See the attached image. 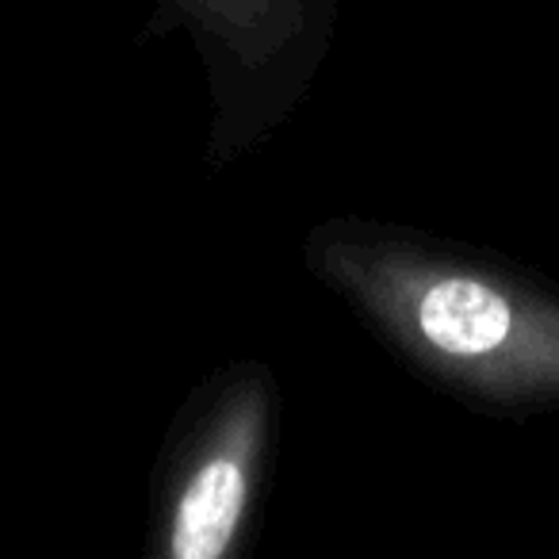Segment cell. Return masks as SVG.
I'll list each match as a JSON object with an SVG mask.
<instances>
[{"label": "cell", "mask_w": 559, "mask_h": 559, "mask_svg": "<svg viewBox=\"0 0 559 559\" xmlns=\"http://www.w3.org/2000/svg\"><path fill=\"white\" fill-rule=\"evenodd\" d=\"M307 261L421 376L479 411L559 414V284L383 223H326Z\"/></svg>", "instance_id": "obj_1"}, {"label": "cell", "mask_w": 559, "mask_h": 559, "mask_svg": "<svg viewBox=\"0 0 559 559\" xmlns=\"http://www.w3.org/2000/svg\"><path fill=\"white\" fill-rule=\"evenodd\" d=\"M215 88V150H246L288 116L330 43L334 0H169Z\"/></svg>", "instance_id": "obj_2"}, {"label": "cell", "mask_w": 559, "mask_h": 559, "mask_svg": "<svg viewBox=\"0 0 559 559\" xmlns=\"http://www.w3.org/2000/svg\"><path fill=\"white\" fill-rule=\"evenodd\" d=\"M272 414L276 395L261 368L230 376L200 411L165 495L162 551L169 559H226L238 548L261 483Z\"/></svg>", "instance_id": "obj_3"}]
</instances>
